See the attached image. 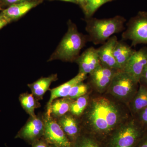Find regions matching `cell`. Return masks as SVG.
<instances>
[{"instance_id":"obj_2","label":"cell","mask_w":147,"mask_h":147,"mask_svg":"<svg viewBox=\"0 0 147 147\" xmlns=\"http://www.w3.org/2000/svg\"><path fill=\"white\" fill-rule=\"evenodd\" d=\"M86 30L88 34L89 41L94 45L103 44L112 36L124 30L126 19L123 16L97 19L87 18Z\"/></svg>"},{"instance_id":"obj_21","label":"cell","mask_w":147,"mask_h":147,"mask_svg":"<svg viewBox=\"0 0 147 147\" xmlns=\"http://www.w3.org/2000/svg\"><path fill=\"white\" fill-rule=\"evenodd\" d=\"M72 144V147H104L95 137L83 130Z\"/></svg>"},{"instance_id":"obj_15","label":"cell","mask_w":147,"mask_h":147,"mask_svg":"<svg viewBox=\"0 0 147 147\" xmlns=\"http://www.w3.org/2000/svg\"><path fill=\"white\" fill-rule=\"evenodd\" d=\"M39 2L36 0L13 4L3 11L2 14L10 21L16 20L36 6Z\"/></svg>"},{"instance_id":"obj_9","label":"cell","mask_w":147,"mask_h":147,"mask_svg":"<svg viewBox=\"0 0 147 147\" xmlns=\"http://www.w3.org/2000/svg\"><path fill=\"white\" fill-rule=\"evenodd\" d=\"M119 70L100 64L89 74L90 84L96 91L99 93H103L107 90L113 77Z\"/></svg>"},{"instance_id":"obj_6","label":"cell","mask_w":147,"mask_h":147,"mask_svg":"<svg viewBox=\"0 0 147 147\" xmlns=\"http://www.w3.org/2000/svg\"><path fill=\"white\" fill-rule=\"evenodd\" d=\"M122 34L123 39L131 40V46L147 45V12L139 11L129 20Z\"/></svg>"},{"instance_id":"obj_22","label":"cell","mask_w":147,"mask_h":147,"mask_svg":"<svg viewBox=\"0 0 147 147\" xmlns=\"http://www.w3.org/2000/svg\"><path fill=\"white\" fill-rule=\"evenodd\" d=\"M88 94L73 100L70 105L69 113L76 117H81L86 109L90 100Z\"/></svg>"},{"instance_id":"obj_3","label":"cell","mask_w":147,"mask_h":147,"mask_svg":"<svg viewBox=\"0 0 147 147\" xmlns=\"http://www.w3.org/2000/svg\"><path fill=\"white\" fill-rule=\"evenodd\" d=\"M68 26L67 32L50 61L59 59L73 61L78 58L81 50L89 41L88 37L79 32L75 25L69 22Z\"/></svg>"},{"instance_id":"obj_4","label":"cell","mask_w":147,"mask_h":147,"mask_svg":"<svg viewBox=\"0 0 147 147\" xmlns=\"http://www.w3.org/2000/svg\"><path fill=\"white\" fill-rule=\"evenodd\" d=\"M145 131L131 116L116 128L102 144L104 147H134Z\"/></svg>"},{"instance_id":"obj_29","label":"cell","mask_w":147,"mask_h":147,"mask_svg":"<svg viewBox=\"0 0 147 147\" xmlns=\"http://www.w3.org/2000/svg\"><path fill=\"white\" fill-rule=\"evenodd\" d=\"M8 18L4 16L2 14H0V30L3 27L5 26L8 23L10 22Z\"/></svg>"},{"instance_id":"obj_1","label":"cell","mask_w":147,"mask_h":147,"mask_svg":"<svg viewBox=\"0 0 147 147\" xmlns=\"http://www.w3.org/2000/svg\"><path fill=\"white\" fill-rule=\"evenodd\" d=\"M124 104L106 96H100L90 98L82 116V130L102 143L131 117Z\"/></svg>"},{"instance_id":"obj_13","label":"cell","mask_w":147,"mask_h":147,"mask_svg":"<svg viewBox=\"0 0 147 147\" xmlns=\"http://www.w3.org/2000/svg\"><path fill=\"white\" fill-rule=\"evenodd\" d=\"M77 118L71 113H68L56 119L69 139L72 143L82 131V125Z\"/></svg>"},{"instance_id":"obj_30","label":"cell","mask_w":147,"mask_h":147,"mask_svg":"<svg viewBox=\"0 0 147 147\" xmlns=\"http://www.w3.org/2000/svg\"><path fill=\"white\" fill-rule=\"evenodd\" d=\"M6 3L9 4H13L18 3L24 2L31 1H36V0H3Z\"/></svg>"},{"instance_id":"obj_19","label":"cell","mask_w":147,"mask_h":147,"mask_svg":"<svg viewBox=\"0 0 147 147\" xmlns=\"http://www.w3.org/2000/svg\"><path fill=\"white\" fill-rule=\"evenodd\" d=\"M135 51L123 41H118L117 42L114 50V57L122 70Z\"/></svg>"},{"instance_id":"obj_33","label":"cell","mask_w":147,"mask_h":147,"mask_svg":"<svg viewBox=\"0 0 147 147\" xmlns=\"http://www.w3.org/2000/svg\"><path fill=\"white\" fill-rule=\"evenodd\" d=\"M51 147H57L55 146H53V145H51Z\"/></svg>"},{"instance_id":"obj_11","label":"cell","mask_w":147,"mask_h":147,"mask_svg":"<svg viewBox=\"0 0 147 147\" xmlns=\"http://www.w3.org/2000/svg\"><path fill=\"white\" fill-rule=\"evenodd\" d=\"M118 41L116 36H111L102 46L97 49V52L102 65L109 68L121 70L114 57V50Z\"/></svg>"},{"instance_id":"obj_8","label":"cell","mask_w":147,"mask_h":147,"mask_svg":"<svg viewBox=\"0 0 147 147\" xmlns=\"http://www.w3.org/2000/svg\"><path fill=\"white\" fill-rule=\"evenodd\" d=\"M44 131V122L42 115L30 117L15 138L24 139L32 144L35 141L43 137Z\"/></svg>"},{"instance_id":"obj_24","label":"cell","mask_w":147,"mask_h":147,"mask_svg":"<svg viewBox=\"0 0 147 147\" xmlns=\"http://www.w3.org/2000/svg\"><path fill=\"white\" fill-rule=\"evenodd\" d=\"M89 88L88 85L83 82H80L71 88L67 97L72 100H75L82 96L87 94Z\"/></svg>"},{"instance_id":"obj_14","label":"cell","mask_w":147,"mask_h":147,"mask_svg":"<svg viewBox=\"0 0 147 147\" xmlns=\"http://www.w3.org/2000/svg\"><path fill=\"white\" fill-rule=\"evenodd\" d=\"M87 78V75L79 73L76 76L71 80L61 86L50 90V97L47 105V111H48L51 103L55 99L67 97L71 88L76 84L83 82Z\"/></svg>"},{"instance_id":"obj_18","label":"cell","mask_w":147,"mask_h":147,"mask_svg":"<svg viewBox=\"0 0 147 147\" xmlns=\"http://www.w3.org/2000/svg\"><path fill=\"white\" fill-rule=\"evenodd\" d=\"M68 97L55 99L51 103L46 114L55 119H57L69 112L70 105L73 101Z\"/></svg>"},{"instance_id":"obj_32","label":"cell","mask_w":147,"mask_h":147,"mask_svg":"<svg viewBox=\"0 0 147 147\" xmlns=\"http://www.w3.org/2000/svg\"><path fill=\"white\" fill-rule=\"evenodd\" d=\"M60 1H64L69 2L75 3H76V1H75V0H60Z\"/></svg>"},{"instance_id":"obj_10","label":"cell","mask_w":147,"mask_h":147,"mask_svg":"<svg viewBox=\"0 0 147 147\" xmlns=\"http://www.w3.org/2000/svg\"><path fill=\"white\" fill-rule=\"evenodd\" d=\"M147 64V47H144L135 51L123 70L139 84L140 78Z\"/></svg>"},{"instance_id":"obj_12","label":"cell","mask_w":147,"mask_h":147,"mask_svg":"<svg viewBox=\"0 0 147 147\" xmlns=\"http://www.w3.org/2000/svg\"><path fill=\"white\" fill-rule=\"evenodd\" d=\"M76 61L79 66V73L90 74L100 65L97 50L90 47L79 56Z\"/></svg>"},{"instance_id":"obj_25","label":"cell","mask_w":147,"mask_h":147,"mask_svg":"<svg viewBox=\"0 0 147 147\" xmlns=\"http://www.w3.org/2000/svg\"><path fill=\"white\" fill-rule=\"evenodd\" d=\"M133 117L145 131H147V107Z\"/></svg>"},{"instance_id":"obj_5","label":"cell","mask_w":147,"mask_h":147,"mask_svg":"<svg viewBox=\"0 0 147 147\" xmlns=\"http://www.w3.org/2000/svg\"><path fill=\"white\" fill-rule=\"evenodd\" d=\"M139 83L123 70H119L113 77L107 93L128 106L139 88Z\"/></svg>"},{"instance_id":"obj_27","label":"cell","mask_w":147,"mask_h":147,"mask_svg":"<svg viewBox=\"0 0 147 147\" xmlns=\"http://www.w3.org/2000/svg\"><path fill=\"white\" fill-rule=\"evenodd\" d=\"M134 147H147V131H145Z\"/></svg>"},{"instance_id":"obj_23","label":"cell","mask_w":147,"mask_h":147,"mask_svg":"<svg viewBox=\"0 0 147 147\" xmlns=\"http://www.w3.org/2000/svg\"><path fill=\"white\" fill-rule=\"evenodd\" d=\"M114 1L115 0H87L83 8L86 17L87 18H91L93 14L100 6Z\"/></svg>"},{"instance_id":"obj_28","label":"cell","mask_w":147,"mask_h":147,"mask_svg":"<svg viewBox=\"0 0 147 147\" xmlns=\"http://www.w3.org/2000/svg\"><path fill=\"white\" fill-rule=\"evenodd\" d=\"M139 84L147 87V64L145 67L140 78Z\"/></svg>"},{"instance_id":"obj_17","label":"cell","mask_w":147,"mask_h":147,"mask_svg":"<svg viewBox=\"0 0 147 147\" xmlns=\"http://www.w3.org/2000/svg\"><path fill=\"white\" fill-rule=\"evenodd\" d=\"M146 107L147 87L140 84L137 92L128 105L131 116L134 117L137 113Z\"/></svg>"},{"instance_id":"obj_31","label":"cell","mask_w":147,"mask_h":147,"mask_svg":"<svg viewBox=\"0 0 147 147\" xmlns=\"http://www.w3.org/2000/svg\"><path fill=\"white\" fill-rule=\"evenodd\" d=\"M76 1V3L80 4L82 6V7H84V5L86 4L87 0H75Z\"/></svg>"},{"instance_id":"obj_7","label":"cell","mask_w":147,"mask_h":147,"mask_svg":"<svg viewBox=\"0 0 147 147\" xmlns=\"http://www.w3.org/2000/svg\"><path fill=\"white\" fill-rule=\"evenodd\" d=\"M44 122L43 137L50 145L57 147H72L73 144L66 136L57 120L46 113L42 115Z\"/></svg>"},{"instance_id":"obj_20","label":"cell","mask_w":147,"mask_h":147,"mask_svg":"<svg viewBox=\"0 0 147 147\" xmlns=\"http://www.w3.org/2000/svg\"><path fill=\"white\" fill-rule=\"evenodd\" d=\"M19 100L22 108L30 117L36 116L35 110L40 107V104L33 95L27 92L21 94L19 96Z\"/></svg>"},{"instance_id":"obj_26","label":"cell","mask_w":147,"mask_h":147,"mask_svg":"<svg viewBox=\"0 0 147 147\" xmlns=\"http://www.w3.org/2000/svg\"><path fill=\"white\" fill-rule=\"evenodd\" d=\"M51 146L43 137L35 141L32 144V147H51Z\"/></svg>"},{"instance_id":"obj_16","label":"cell","mask_w":147,"mask_h":147,"mask_svg":"<svg viewBox=\"0 0 147 147\" xmlns=\"http://www.w3.org/2000/svg\"><path fill=\"white\" fill-rule=\"evenodd\" d=\"M57 74H52L48 77H42L33 83L28 84L31 93L37 100H41L48 90L51 84L57 80Z\"/></svg>"}]
</instances>
